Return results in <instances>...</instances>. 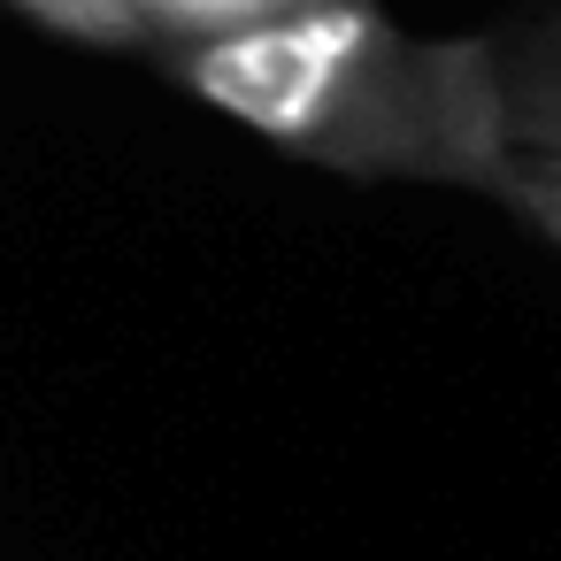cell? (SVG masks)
<instances>
[{"label":"cell","instance_id":"6da1fadb","mask_svg":"<svg viewBox=\"0 0 561 561\" xmlns=\"http://www.w3.org/2000/svg\"><path fill=\"white\" fill-rule=\"evenodd\" d=\"M185 85L231 124L362 178H423L492 193L507 162L500 55L484 39H408L369 0L208 32Z\"/></svg>","mask_w":561,"mask_h":561},{"label":"cell","instance_id":"7a4b0ae2","mask_svg":"<svg viewBox=\"0 0 561 561\" xmlns=\"http://www.w3.org/2000/svg\"><path fill=\"white\" fill-rule=\"evenodd\" d=\"M500 55V101H507V147H561V9L515 32Z\"/></svg>","mask_w":561,"mask_h":561},{"label":"cell","instance_id":"3957f363","mask_svg":"<svg viewBox=\"0 0 561 561\" xmlns=\"http://www.w3.org/2000/svg\"><path fill=\"white\" fill-rule=\"evenodd\" d=\"M492 201H507L523 224H538L561 247V147H507V162L492 178Z\"/></svg>","mask_w":561,"mask_h":561},{"label":"cell","instance_id":"277c9868","mask_svg":"<svg viewBox=\"0 0 561 561\" xmlns=\"http://www.w3.org/2000/svg\"><path fill=\"white\" fill-rule=\"evenodd\" d=\"M170 9L208 24V32H231V24H262V16H285V9H308V0H170Z\"/></svg>","mask_w":561,"mask_h":561},{"label":"cell","instance_id":"5b68a950","mask_svg":"<svg viewBox=\"0 0 561 561\" xmlns=\"http://www.w3.org/2000/svg\"><path fill=\"white\" fill-rule=\"evenodd\" d=\"M39 16H62V24H85V32H124V0H32Z\"/></svg>","mask_w":561,"mask_h":561}]
</instances>
